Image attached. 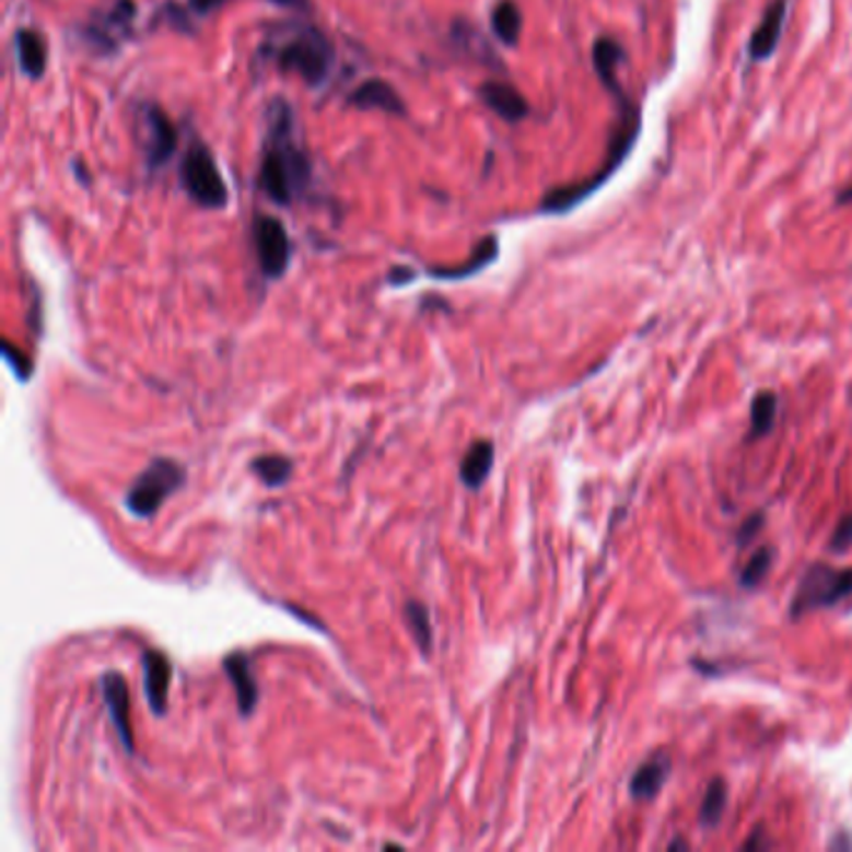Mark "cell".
<instances>
[{
    "label": "cell",
    "instance_id": "1",
    "mask_svg": "<svg viewBox=\"0 0 852 852\" xmlns=\"http://www.w3.org/2000/svg\"><path fill=\"white\" fill-rule=\"evenodd\" d=\"M311 183V161L293 138V116L280 101L270 120V136L260 161V188L278 206L293 203V198Z\"/></svg>",
    "mask_w": 852,
    "mask_h": 852
},
{
    "label": "cell",
    "instance_id": "2",
    "mask_svg": "<svg viewBox=\"0 0 852 852\" xmlns=\"http://www.w3.org/2000/svg\"><path fill=\"white\" fill-rule=\"evenodd\" d=\"M612 101L618 103L620 120L612 130V138L608 143V155L603 157V165L583 183H573V186L548 190L540 200L542 213H568V210H573L575 206L583 203L587 196H593L595 190H600L605 183L610 180V175L618 171L622 161H626V157L630 155L632 145H635V140L640 136V108L630 101V95L626 91L612 95Z\"/></svg>",
    "mask_w": 852,
    "mask_h": 852
},
{
    "label": "cell",
    "instance_id": "3",
    "mask_svg": "<svg viewBox=\"0 0 852 852\" xmlns=\"http://www.w3.org/2000/svg\"><path fill=\"white\" fill-rule=\"evenodd\" d=\"M273 56L283 73H297L307 85H323L336 60L328 38L311 25L285 35L283 43L276 46Z\"/></svg>",
    "mask_w": 852,
    "mask_h": 852
},
{
    "label": "cell",
    "instance_id": "4",
    "mask_svg": "<svg viewBox=\"0 0 852 852\" xmlns=\"http://www.w3.org/2000/svg\"><path fill=\"white\" fill-rule=\"evenodd\" d=\"M186 482V470L171 458H155L140 472L126 495V507L136 517H153L175 490Z\"/></svg>",
    "mask_w": 852,
    "mask_h": 852
},
{
    "label": "cell",
    "instance_id": "5",
    "mask_svg": "<svg viewBox=\"0 0 852 852\" xmlns=\"http://www.w3.org/2000/svg\"><path fill=\"white\" fill-rule=\"evenodd\" d=\"M180 180L183 188H186V192L192 198V203H198L200 208L218 210L227 203V188L223 183V175L218 171L213 153H210L200 140H196L186 151V155H183Z\"/></svg>",
    "mask_w": 852,
    "mask_h": 852
},
{
    "label": "cell",
    "instance_id": "6",
    "mask_svg": "<svg viewBox=\"0 0 852 852\" xmlns=\"http://www.w3.org/2000/svg\"><path fill=\"white\" fill-rule=\"evenodd\" d=\"M848 595H852V568L836 570L830 565H813L801 580L790 612H793V618H801L805 612L832 608V605L845 600Z\"/></svg>",
    "mask_w": 852,
    "mask_h": 852
},
{
    "label": "cell",
    "instance_id": "7",
    "mask_svg": "<svg viewBox=\"0 0 852 852\" xmlns=\"http://www.w3.org/2000/svg\"><path fill=\"white\" fill-rule=\"evenodd\" d=\"M253 241H256L262 276L268 280L283 278L290 266V238L285 225L273 215H260L253 225Z\"/></svg>",
    "mask_w": 852,
    "mask_h": 852
},
{
    "label": "cell",
    "instance_id": "8",
    "mask_svg": "<svg viewBox=\"0 0 852 852\" xmlns=\"http://www.w3.org/2000/svg\"><path fill=\"white\" fill-rule=\"evenodd\" d=\"M136 17L133 0H116L110 11H103L85 25V40L98 52H110L118 48L122 35L130 31V23Z\"/></svg>",
    "mask_w": 852,
    "mask_h": 852
},
{
    "label": "cell",
    "instance_id": "9",
    "mask_svg": "<svg viewBox=\"0 0 852 852\" xmlns=\"http://www.w3.org/2000/svg\"><path fill=\"white\" fill-rule=\"evenodd\" d=\"M143 113V122H145V157L151 168H157V165H165V161L175 153L178 148V133H175V126L171 118L165 116L163 108L157 105H143L140 108Z\"/></svg>",
    "mask_w": 852,
    "mask_h": 852
},
{
    "label": "cell",
    "instance_id": "10",
    "mask_svg": "<svg viewBox=\"0 0 852 852\" xmlns=\"http://www.w3.org/2000/svg\"><path fill=\"white\" fill-rule=\"evenodd\" d=\"M101 690H103V700L110 710V720L116 725L118 737L126 748L128 755L136 752L133 745V731H130V696H128V682L120 673L108 670L101 678Z\"/></svg>",
    "mask_w": 852,
    "mask_h": 852
},
{
    "label": "cell",
    "instance_id": "11",
    "mask_svg": "<svg viewBox=\"0 0 852 852\" xmlns=\"http://www.w3.org/2000/svg\"><path fill=\"white\" fill-rule=\"evenodd\" d=\"M787 8H790V0H770L768 3L766 13H762L758 28L752 31L748 43L752 63H760V60L770 58L772 52L778 50V43L783 38V31H785Z\"/></svg>",
    "mask_w": 852,
    "mask_h": 852
},
{
    "label": "cell",
    "instance_id": "12",
    "mask_svg": "<svg viewBox=\"0 0 852 852\" xmlns=\"http://www.w3.org/2000/svg\"><path fill=\"white\" fill-rule=\"evenodd\" d=\"M143 678H145V698L151 702L155 715H165L168 710V692L173 665L161 650H145L143 653Z\"/></svg>",
    "mask_w": 852,
    "mask_h": 852
},
{
    "label": "cell",
    "instance_id": "13",
    "mask_svg": "<svg viewBox=\"0 0 852 852\" xmlns=\"http://www.w3.org/2000/svg\"><path fill=\"white\" fill-rule=\"evenodd\" d=\"M348 103L360 110H383L390 113V116H402L406 113L400 93L388 81H381V78H371V81L360 83L348 95Z\"/></svg>",
    "mask_w": 852,
    "mask_h": 852
},
{
    "label": "cell",
    "instance_id": "14",
    "mask_svg": "<svg viewBox=\"0 0 852 852\" xmlns=\"http://www.w3.org/2000/svg\"><path fill=\"white\" fill-rule=\"evenodd\" d=\"M223 670L227 675V680L233 682L235 688V696H238V710L243 717H248L253 710H256L258 705V682H256V675H253V667H250V661L245 653H231L223 661Z\"/></svg>",
    "mask_w": 852,
    "mask_h": 852
},
{
    "label": "cell",
    "instance_id": "15",
    "mask_svg": "<svg viewBox=\"0 0 852 852\" xmlns=\"http://www.w3.org/2000/svg\"><path fill=\"white\" fill-rule=\"evenodd\" d=\"M480 98L490 110L498 113V116L507 122H521L530 113V105L525 101V95L511 83L490 81L486 85H480Z\"/></svg>",
    "mask_w": 852,
    "mask_h": 852
},
{
    "label": "cell",
    "instance_id": "16",
    "mask_svg": "<svg viewBox=\"0 0 852 852\" xmlns=\"http://www.w3.org/2000/svg\"><path fill=\"white\" fill-rule=\"evenodd\" d=\"M626 58H628L626 48H622L615 38L603 35V38L595 40L593 66H595L597 78H600L603 85H605V91H608L610 95L626 91V87H622V83H620V75H618L620 66L626 63Z\"/></svg>",
    "mask_w": 852,
    "mask_h": 852
},
{
    "label": "cell",
    "instance_id": "17",
    "mask_svg": "<svg viewBox=\"0 0 852 852\" xmlns=\"http://www.w3.org/2000/svg\"><path fill=\"white\" fill-rule=\"evenodd\" d=\"M667 778H670V758H667L665 752H655L653 758L645 760L643 766L638 768L635 775H632L630 795L635 797V801H650V797L661 793Z\"/></svg>",
    "mask_w": 852,
    "mask_h": 852
},
{
    "label": "cell",
    "instance_id": "18",
    "mask_svg": "<svg viewBox=\"0 0 852 852\" xmlns=\"http://www.w3.org/2000/svg\"><path fill=\"white\" fill-rule=\"evenodd\" d=\"M15 50L23 73L33 78V81H38V78L46 73V66H48L46 38L31 28H23L15 33Z\"/></svg>",
    "mask_w": 852,
    "mask_h": 852
},
{
    "label": "cell",
    "instance_id": "19",
    "mask_svg": "<svg viewBox=\"0 0 852 852\" xmlns=\"http://www.w3.org/2000/svg\"><path fill=\"white\" fill-rule=\"evenodd\" d=\"M495 463V445L490 441H478L470 445V451L463 455L460 463V480L465 488L478 490L488 480L490 470Z\"/></svg>",
    "mask_w": 852,
    "mask_h": 852
},
{
    "label": "cell",
    "instance_id": "20",
    "mask_svg": "<svg viewBox=\"0 0 852 852\" xmlns=\"http://www.w3.org/2000/svg\"><path fill=\"white\" fill-rule=\"evenodd\" d=\"M498 250H500L498 238H495V235H488V238H482V241L476 245V250L470 253V258L465 260V262H460V266H453V268H433V270H430V276H433V278H443V280L470 278V276L480 273L482 268H488L490 262H493V260L498 258Z\"/></svg>",
    "mask_w": 852,
    "mask_h": 852
},
{
    "label": "cell",
    "instance_id": "21",
    "mask_svg": "<svg viewBox=\"0 0 852 852\" xmlns=\"http://www.w3.org/2000/svg\"><path fill=\"white\" fill-rule=\"evenodd\" d=\"M490 23H493V33L500 38V43L505 46H515L517 38H521L523 31V13L513 0H500V3L493 8V15H490Z\"/></svg>",
    "mask_w": 852,
    "mask_h": 852
},
{
    "label": "cell",
    "instance_id": "22",
    "mask_svg": "<svg viewBox=\"0 0 852 852\" xmlns=\"http://www.w3.org/2000/svg\"><path fill=\"white\" fill-rule=\"evenodd\" d=\"M253 470L268 488H280L293 476V460L285 455H260L253 460Z\"/></svg>",
    "mask_w": 852,
    "mask_h": 852
},
{
    "label": "cell",
    "instance_id": "23",
    "mask_svg": "<svg viewBox=\"0 0 852 852\" xmlns=\"http://www.w3.org/2000/svg\"><path fill=\"white\" fill-rule=\"evenodd\" d=\"M402 615H406V622L412 632V638H416L418 647L423 650V655H428L430 647H433V628H430L428 608L423 603L410 600L406 608H402Z\"/></svg>",
    "mask_w": 852,
    "mask_h": 852
},
{
    "label": "cell",
    "instance_id": "24",
    "mask_svg": "<svg viewBox=\"0 0 852 852\" xmlns=\"http://www.w3.org/2000/svg\"><path fill=\"white\" fill-rule=\"evenodd\" d=\"M750 418H752V437L768 435L770 430L775 428V418H778V398H775V393L762 390L760 395H755Z\"/></svg>",
    "mask_w": 852,
    "mask_h": 852
},
{
    "label": "cell",
    "instance_id": "25",
    "mask_svg": "<svg viewBox=\"0 0 852 852\" xmlns=\"http://www.w3.org/2000/svg\"><path fill=\"white\" fill-rule=\"evenodd\" d=\"M725 805H727V787H725L723 780H713V783H710V787H708L705 797H702V805H700L702 828H715L720 818H723Z\"/></svg>",
    "mask_w": 852,
    "mask_h": 852
},
{
    "label": "cell",
    "instance_id": "26",
    "mask_svg": "<svg viewBox=\"0 0 852 852\" xmlns=\"http://www.w3.org/2000/svg\"><path fill=\"white\" fill-rule=\"evenodd\" d=\"M772 558H775V556H772V550H770V548H760V550L755 552V556L750 558V563L745 565V570H743V577H740V583H743L745 587H752V585H758L760 580L770 573Z\"/></svg>",
    "mask_w": 852,
    "mask_h": 852
},
{
    "label": "cell",
    "instance_id": "27",
    "mask_svg": "<svg viewBox=\"0 0 852 852\" xmlns=\"http://www.w3.org/2000/svg\"><path fill=\"white\" fill-rule=\"evenodd\" d=\"M850 546H852V513H848L838 523V528L832 533V540H830V550L836 552V556H842Z\"/></svg>",
    "mask_w": 852,
    "mask_h": 852
},
{
    "label": "cell",
    "instance_id": "28",
    "mask_svg": "<svg viewBox=\"0 0 852 852\" xmlns=\"http://www.w3.org/2000/svg\"><path fill=\"white\" fill-rule=\"evenodd\" d=\"M762 523H766V517H762V515H752L750 521H745L743 528L737 530V542H740V546H745V542H748L755 535V530L762 528Z\"/></svg>",
    "mask_w": 852,
    "mask_h": 852
},
{
    "label": "cell",
    "instance_id": "29",
    "mask_svg": "<svg viewBox=\"0 0 852 852\" xmlns=\"http://www.w3.org/2000/svg\"><path fill=\"white\" fill-rule=\"evenodd\" d=\"M223 3H225V0H188V5L196 13H210V11H215L218 5H223Z\"/></svg>",
    "mask_w": 852,
    "mask_h": 852
},
{
    "label": "cell",
    "instance_id": "30",
    "mask_svg": "<svg viewBox=\"0 0 852 852\" xmlns=\"http://www.w3.org/2000/svg\"><path fill=\"white\" fill-rule=\"evenodd\" d=\"M388 280L393 285H406L408 280H412V270L410 268H395Z\"/></svg>",
    "mask_w": 852,
    "mask_h": 852
},
{
    "label": "cell",
    "instance_id": "31",
    "mask_svg": "<svg viewBox=\"0 0 852 852\" xmlns=\"http://www.w3.org/2000/svg\"><path fill=\"white\" fill-rule=\"evenodd\" d=\"M760 848H768V842L762 840V830L758 828V830L752 832V838H750L748 842H745L743 850H760Z\"/></svg>",
    "mask_w": 852,
    "mask_h": 852
},
{
    "label": "cell",
    "instance_id": "32",
    "mask_svg": "<svg viewBox=\"0 0 852 852\" xmlns=\"http://www.w3.org/2000/svg\"><path fill=\"white\" fill-rule=\"evenodd\" d=\"M270 3L276 5H288V8H311V0H270Z\"/></svg>",
    "mask_w": 852,
    "mask_h": 852
},
{
    "label": "cell",
    "instance_id": "33",
    "mask_svg": "<svg viewBox=\"0 0 852 852\" xmlns=\"http://www.w3.org/2000/svg\"><path fill=\"white\" fill-rule=\"evenodd\" d=\"M838 203H840V206L852 203V188H848V190H842V192H840V196H838Z\"/></svg>",
    "mask_w": 852,
    "mask_h": 852
},
{
    "label": "cell",
    "instance_id": "34",
    "mask_svg": "<svg viewBox=\"0 0 852 852\" xmlns=\"http://www.w3.org/2000/svg\"><path fill=\"white\" fill-rule=\"evenodd\" d=\"M685 848H688V842H682V840H675L670 845V850H685Z\"/></svg>",
    "mask_w": 852,
    "mask_h": 852
}]
</instances>
